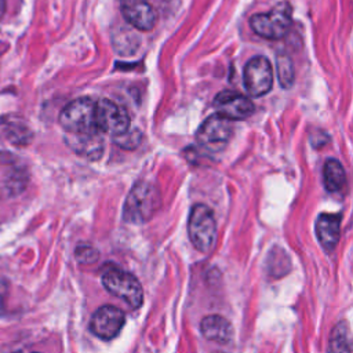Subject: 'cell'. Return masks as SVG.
Masks as SVG:
<instances>
[{
	"mask_svg": "<svg viewBox=\"0 0 353 353\" xmlns=\"http://www.w3.org/2000/svg\"><path fill=\"white\" fill-rule=\"evenodd\" d=\"M6 12V0H0V19Z\"/></svg>",
	"mask_w": 353,
	"mask_h": 353,
	"instance_id": "obj_20",
	"label": "cell"
},
{
	"mask_svg": "<svg viewBox=\"0 0 353 353\" xmlns=\"http://www.w3.org/2000/svg\"><path fill=\"white\" fill-rule=\"evenodd\" d=\"M292 23V8L287 1L279 3L268 12H259L251 17L252 30L265 39L276 40L287 34Z\"/></svg>",
	"mask_w": 353,
	"mask_h": 353,
	"instance_id": "obj_3",
	"label": "cell"
},
{
	"mask_svg": "<svg viewBox=\"0 0 353 353\" xmlns=\"http://www.w3.org/2000/svg\"><path fill=\"white\" fill-rule=\"evenodd\" d=\"M218 114L228 120H243L252 114L254 103L251 99L236 91H222L214 99Z\"/></svg>",
	"mask_w": 353,
	"mask_h": 353,
	"instance_id": "obj_9",
	"label": "cell"
},
{
	"mask_svg": "<svg viewBox=\"0 0 353 353\" xmlns=\"http://www.w3.org/2000/svg\"><path fill=\"white\" fill-rule=\"evenodd\" d=\"M102 284L112 295L123 299L132 309H138L143 302V291L138 279L121 269L110 268L102 276Z\"/></svg>",
	"mask_w": 353,
	"mask_h": 353,
	"instance_id": "obj_5",
	"label": "cell"
},
{
	"mask_svg": "<svg viewBox=\"0 0 353 353\" xmlns=\"http://www.w3.org/2000/svg\"><path fill=\"white\" fill-rule=\"evenodd\" d=\"M316 234L325 250H332L341 236V216L338 214H320L316 221Z\"/></svg>",
	"mask_w": 353,
	"mask_h": 353,
	"instance_id": "obj_13",
	"label": "cell"
},
{
	"mask_svg": "<svg viewBox=\"0 0 353 353\" xmlns=\"http://www.w3.org/2000/svg\"><path fill=\"white\" fill-rule=\"evenodd\" d=\"M124 321L125 317L120 309H117L116 306L105 305L92 314V319L90 321V330L97 336L109 341L119 335L124 325Z\"/></svg>",
	"mask_w": 353,
	"mask_h": 353,
	"instance_id": "obj_10",
	"label": "cell"
},
{
	"mask_svg": "<svg viewBox=\"0 0 353 353\" xmlns=\"http://www.w3.org/2000/svg\"><path fill=\"white\" fill-rule=\"evenodd\" d=\"M323 181L328 192H341L346 185V174L342 164L335 159H328L323 168Z\"/></svg>",
	"mask_w": 353,
	"mask_h": 353,
	"instance_id": "obj_15",
	"label": "cell"
},
{
	"mask_svg": "<svg viewBox=\"0 0 353 353\" xmlns=\"http://www.w3.org/2000/svg\"><path fill=\"white\" fill-rule=\"evenodd\" d=\"M188 232L193 245L203 254L212 250L216 240V222L212 210L205 204H196L189 215Z\"/></svg>",
	"mask_w": 353,
	"mask_h": 353,
	"instance_id": "obj_4",
	"label": "cell"
},
{
	"mask_svg": "<svg viewBox=\"0 0 353 353\" xmlns=\"http://www.w3.org/2000/svg\"><path fill=\"white\" fill-rule=\"evenodd\" d=\"M95 123L99 132L114 138L130 130V114L124 106L102 98L95 102Z\"/></svg>",
	"mask_w": 353,
	"mask_h": 353,
	"instance_id": "obj_6",
	"label": "cell"
},
{
	"mask_svg": "<svg viewBox=\"0 0 353 353\" xmlns=\"http://www.w3.org/2000/svg\"><path fill=\"white\" fill-rule=\"evenodd\" d=\"M276 70H277V79L283 88H290L294 84L295 72L292 61L285 54H277L276 57Z\"/></svg>",
	"mask_w": 353,
	"mask_h": 353,
	"instance_id": "obj_17",
	"label": "cell"
},
{
	"mask_svg": "<svg viewBox=\"0 0 353 353\" xmlns=\"http://www.w3.org/2000/svg\"><path fill=\"white\" fill-rule=\"evenodd\" d=\"M76 258L81 263H92L98 259V252L90 245H80L76 248Z\"/></svg>",
	"mask_w": 353,
	"mask_h": 353,
	"instance_id": "obj_19",
	"label": "cell"
},
{
	"mask_svg": "<svg viewBox=\"0 0 353 353\" xmlns=\"http://www.w3.org/2000/svg\"><path fill=\"white\" fill-rule=\"evenodd\" d=\"M59 124L68 134L99 132L95 123V102L88 97L73 99L59 113Z\"/></svg>",
	"mask_w": 353,
	"mask_h": 353,
	"instance_id": "obj_2",
	"label": "cell"
},
{
	"mask_svg": "<svg viewBox=\"0 0 353 353\" xmlns=\"http://www.w3.org/2000/svg\"><path fill=\"white\" fill-rule=\"evenodd\" d=\"M328 353H352L347 327L345 323H339L334 328L332 335L330 338Z\"/></svg>",
	"mask_w": 353,
	"mask_h": 353,
	"instance_id": "obj_16",
	"label": "cell"
},
{
	"mask_svg": "<svg viewBox=\"0 0 353 353\" xmlns=\"http://www.w3.org/2000/svg\"><path fill=\"white\" fill-rule=\"evenodd\" d=\"M200 328H201V334L204 335V338H207L208 341L216 342V343H228V342H230V339L233 336L230 323L219 314L205 316L201 320Z\"/></svg>",
	"mask_w": 353,
	"mask_h": 353,
	"instance_id": "obj_14",
	"label": "cell"
},
{
	"mask_svg": "<svg viewBox=\"0 0 353 353\" xmlns=\"http://www.w3.org/2000/svg\"><path fill=\"white\" fill-rule=\"evenodd\" d=\"M66 143L77 154L88 159L98 160L103 154V138L99 132L95 134H68Z\"/></svg>",
	"mask_w": 353,
	"mask_h": 353,
	"instance_id": "obj_12",
	"label": "cell"
},
{
	"mask_svg": "<svg viewBox=\"0 0 353 353\" xmlns=\"http://www.w3.org/2000/svg\"><path fill=\"white\" fill-rule=\"evenodd\" d=\"M141 138H142V135H141L139 130H128L124 134L114 137L113 141L116 145H119L127 150H131L141 143Z\"/></svg>",
	"mask_w": 353,
	"mask_h": 353,
	"instance_id": "obj_18",
	"label": "cell"
},
{
	"mask_svg": "<svg viewBox=\"0 0 353 353\" xmlns=\"http://www.w3.org/2000/svg\"><path fill=\"white\" fill-rule=\"evenodd\" d=\"M124 19L139 30H150L156 23V12L148 0H121Z\"/></svg>",
	"mask_w": 353,
	"mask_h": 353,
	"instance_id": "obj_11",
	"label": "cell"
},
{
	"mask_svg": "<svg viewBox=\"0 0 353 353\" xmlns=\"http://www.w3.org/2000/svg\"><path fill=\"white\" fill-rule=\"evenodd\" d=\"M160 203V192L153 183L143 181L137 182L125 199L123 219L135 225L145 223L154 215Z\"/></svg>",
	"mask_w": 353,
	"mask_h": 353,
	"instance_id": "obj_1",
	"label": "cell"
},
{
	"mask_svg": "<svg viewBox=\"0 0 353 353\" xmlns=\"http://www.w3.org/2000/svg\"><path fill=\"white\" fill-rule=\"evenodd\" d=\"M233 134L232 120H228L218 113L207 117L196 132L197 142L212 152L222 150L230 141Z\"/></svg>",
	"mask_w": 353,
	"mask_h": 353,
	"instance_id": "obj_8",
	"label": "cell"
},
{
	"mask_svg": "<svg viewBox=\"0 0 353 353\" xmlns=\"http://www.w3.org/2000/svg\"><path fill=\"white\" fill-rule=\"evenodd\" d=\"M273 68L270 61L263 55L251 58L243 72L244 87L251 97H262L273 87Z\"/></svg>",
	"mask_w": 353,
	"mask_h": 353,
	"instance_id": "obj_7",
	"label": "cell"
}]
</instances>
